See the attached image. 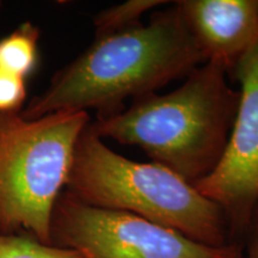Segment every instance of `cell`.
<instances>
[{
	"instance_id": "6da1fadb",
	"label": "cell",
	"mask_w": 258,
	"mask_h": 258,
	"mask_svg": "<svg viewBox=\"0 0 258 258\" xmlns=\"http://www.w3.org/2000/svg\"><path fill=\"white\" fill-rule=\"evenodd\" d=\"M206 62L175 3L145 25L97 36L88 49L57 71L49 86L21 114L37 118L57 111L115 114L127 98L156 92Z\"/></svg>"
},
{
	"instance_id": "7a4b0ae2",
	"label": "cell",
	"mask_w": 258,
	"mask_h": 258,
	"mask_svg": "<svg viewBox=\"0 0 258 258\" xmlns=\"http://www.w3.org/2000/svg\"><path fill=\"white\" fill-rule=\"evenodd\" d=\"M227 78L222 64L206 61L173 91L135 98L115 114L97 116L90 128L103 140L138 146L195 185L217 169L233 127L240 93Z\"/></svg>"
},
{
	"instance_id": "3957f363",
	"label": "cell",
	"mask_w": 258,
	"mask_h": 258,
	"mask_svg": "<svg viewBox=\"0 0 258 258\" xmlns=\"http://www.w3.org/2000/svg\"><path fill=\"white\" fill-rule=\"evenodd\" d=\"M64 189L92 207L137 215L208 246L235 243L217 203L166 167L114 152L90 124L77 143Z\"/></svg>"
},
{
	"instance_id": "277c9868",
	"label": "cell",
	"mask_w": 258,
	"mask_h": 258,
	"mask_svg": "<svg viewBox=\"0 0 258 258\" xmlns=\"http://www.w3.org/2000/svg\"><path fill=\"white\" fill-rule=\"evenodd\" d=\"M86 111L37 118L0 114V233L50 244L54 206L66 188Z\"/></svg>"
},
{
	"instance_id": "5b68a950",
	"label": "cell",
	"mask_w": 258,
	"mask_h": 258,
	"mask_svg": "<svg viewBox=\"0 0 258 258\" xmlns=\"http://www.w3.org/2000/svg\"><path fill=\"white\" fill-rule=\"evenodd\" d=\"M50 244L84 258H239L238 243L214 247L125 212L92 207L63 190L54 206Z\"/></svg>"
},
{
	"instance_id": "8992f818",
	"label": "cell",
	"mask_w": 258,
	"mask_h": 258,
	"mask_svg": "<svg viewBox=\"0 0 258 258\" xmlns=\"http://www.w3.org/2000/svg\"><path fill=\"white\" fill-rule=\"evenodd\" d=\"M232 76L240 98L227 146L217 169L194 186L221 208L233 238L246 234L258 201V41Z\"/></svg>"
},
{
	"instance_id": "52a82bcc",
	"label": "cell",
	"mask_w": 258,
	"mask_h": 258,
	"mask_svg": "<svg viewBox=\"0 0 258 258\" xmlns=\"http://www.w3.org/2000/svg\"><path fill=\"white\" fill-rule=\"evenodd\" d=\"M175 4L206 61L228 76L258 41V0H178Z\"/></svg>"
},
{
	"instance_id": "ba28073f",
	"label": "cell",
	"mask_w": 258,
	"mask_h": 258,
	"mask_svg": "<svg viewBox=\"0 0 258 258\" xmlns=\"http://www.w3.org/2000/svg\"><path fill=\"white\" fill-rule=\"evenodd\" d=\"M40 29L25 22L0 40V70L27 79L38 63Z\"/></svg>"
},
{
	"instance_id": "9c48e42d",
	"label": "cell",
	"mask_w": 258,
	"mask_h": 258,
	"mask_svg": "<svg viewBox=\"0 0 258 258\" xmlns=\"http://www.w3.org/2000/svg\"><path fill=\"white\" fill-rule=\"evenodd\" d=\"M170 4L164 0H128L122 4L110 6L95 16L93 25L96 37L110 35L141 23V16L158 8Z\"/></svg>"
},
{
	"instance_id": "30bf717a",
	"label": "cell",
	"mask_w": 258,
	"mask_h": 258,
	"mask_svg": "<svg viewBox=\"0 0 258 258\" xmlns=\"http://www.w3.org/2000/svg\"><path fill=\"white\" fill-rule=\"evenodd\" d=\"M0 258H84L77 251L44 244L25 234L0 233Z\"/></svg>"
},
{
	"instance_id": "8fae6325",
	"label": "cell",
	"mask_w": 258,
	"mask_h": 258,
	"mask_svg": "<svg viewBox=\"0 0 258 258\" xmlns=\"http://www.w3.org/2000/svg\"><path fill=\"white\" fill-rule=\"evenodd\" d=\"M25 99V79L0 70V114L21 112Z\"/></svg>"
},
{
	"instance_id": "7c38bea8",
	"label": "cell",
	"mask_w": 258,
	"mask_h": 258,
	"mask_svg": "<svg viewBox=\"0 0 258 258\" xmlns=\"http://www.w3.org/2000/svg\"><path fill=\"white\" fill-rule=\"evenodd\" d=\"M247 244L244 258H258V201L254 206L252 218L247 228Z\"/></svg>"
},
{
	"instance_id": "4fadbf2b",
	"label": "cell",
	"mask_w": 258,
	"mask_h": 258,
	"mask_svg": "<svg viewBox=\"0 0 258 258\" xmlns=\"http://www.w3.org/2000/svg\"><path fill=\"white\" fill-rule=\"evenodd\" d=\"M0 9H2V2H0Z\"/></svg>"
},
{
	"instance_id": "5bb4252c",
	"label": "cell",
	"mask_w": 258,
	"mask_h": 258,
	"mask_svg": "<svg viewBox=\"0 0 258 258\" xmlns=\"http://www.w3.org/2000/svg\"><path fill=\"white\" fill-rule=\"evenodd\" d=\"M239 258H244V257H243V254H241V256H240V257H239Z\"/></svg>"
}]
</instances>
